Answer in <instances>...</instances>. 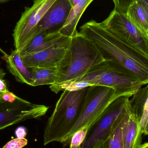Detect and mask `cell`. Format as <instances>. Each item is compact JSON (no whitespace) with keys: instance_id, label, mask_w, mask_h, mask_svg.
<instances>
[{"instance_id":"6da1fadb","label":"cell","mask_w":148,"mask_h":148,"mask_svg":"<svg viewBox=\"0 0 148 148\" xmlns=\"http://www.w3.org/2000/svg\"><path fill=\"white\" fill-rule=\"evenodd\" d=\"M79 34L91 41L104 60L122 67L134 75L143 85L148 84V56L127 44L91 20L80 28Z\"/></svg>"},{"instance_id":"7a4b0ae2","label":"cell","mask_w":148,"mask_h":148,"mask_svg":"<svg viewBox=\"0 0 148 148\" xmlns=\"http://www.w3.org/2000/svg\"><path fill=\"white\" fill-rule=\"evenodd\" d=\"M88 87L76 91L64 90L49 118L43 134V145L61 143L79 118Z\"/></svg>"},{"instance_id":"3957f363","label":"cell","mask_w":148,"mask_h":148,"mask_svg":"<svg viewBox=\"0 0 148 148\" xmlns=\"http://www.w3.org/2000/svg\"><path fill=\"white\" fill-rule=\"evenodd\" d=\"M78 81L92 85L105 86L115 90L119 97H130L143 85L136 76L122 67L104 60L97 65Z\"/></svg>"},{"instance_id":"277c9868","label":"cell","mask_w":148,"mask_h":148,"mask_svg":"<svg viewBox=\"0 0 148 148\" xmlns=\"http://www.w3.org/2000/svg\"><path fill=\"white\" fill-rule=\"evenodd\" d=\"M69 49L71 51L70 64L63 76L53 85L76 82L104 61L95 46L79 33L72 37Z\"/></svg>"},{"instance_id":"5b68a950","label":"cell","mask_w":148,"mask_h":148,"mask_svg":"<svg viewBox=\"0 0 148 148\" xmlns=\"http://www.w3.org/2000/svg\"><path fill=\"white\" fill-rule=\"evenodd\" d=\"M119 97L115 90L109 87L98 85L88 87L81 114L61 143L68 142L74 134L83 128L90 130L110 104Z\"/></svg>"},{"instance_id":"8992f818","label":"cell","mask_w":148,"mask_h":148,"mask_svg":"<svg viewBox=\"0 0 148 148\" xmlns=\"http://www.w3.org/2000/svg\"><path fill=\"white\" fill-rule=\"evenodd\" d=\"M129 97L122 96L113 101L101 118L88 132L86 139L78 148H97L108 139L117 119L127 112Z\"/></svg>"},{"instance_id":"52a82bcc","label":"cell","mask_w":148,"mask_h":148,"mask_svg":"<svg viewBox=\"0 0 148 148\" xmlns=\"http://www.w3.org/2000/svg\"><path fill=\"white\" fill-rule=\"evenodd\" d=\"M56 1L34 0L31 7H25L12 34L16 51L19 53L33 39L36 28Z\"/></svg>"},{"instance_id":"ba28073f","label":"cell","mask_w":148,"mask_h":148,"mask_svg":"<svg viewBox=\"0 0 148 148\" xmlns=\"http://www.w3.org/2000/svg\"><path fill=\"white\" fill-rule=\"evenodd\" d=\"M101 24L123 41L148 56V38L136 28L126 14L114 9Z\"/></svg>"},{"instance_id":"9c48e42d","label":"cell","mask_w":148,"mask_h":148,"mask_svg":"<svg viewBox=\"0 0 148 148\" xmlns=\"http://www.w3.org/2000/svg\"><path fill=\"white\" fill-rule=\"evenodd\" d=\"M49 107L18 97L13 103L0 102V130L18 123L44 116Z\"/></svg>"},{"instance_id":"30bf717a","label":"cell","mask_w":148,"mask_h":148,"mask_svg":"<svg viewBox=\"0 0 148 148\" xmlns=\"http://www.w3.org/2000/svg\"><path fill=\"white\" fill-rule=\"evenodd\" d=\"M25 66L34 68H59L67 69L71 60L69 48L52 49L21 56Z\"/></svg>"},{"instance_id":"8fae6325","label":"cell","mask_w":148,"mask_h":148,"mask_svg":"<svg viewBox=\"0 0 148 148\" xmlns=\"http://www.w3.org/2000/svg\"><path fill=\"white\" fill-rule=\"evenodd\" d=\"M73 7L69 0H56L36 28L33 38L45 32L60 33L69 16Z\"/></svg>"},{"instance_id":"7c38bea8","label":"cell","mask_w":148,"mask_h":148,"mask_svg":"<svg viewBox=\"0 0 148 148\" xmlns=\"http://www.w3.org/2000/svg\"><path fill=\"white\" fill-rule=\"evenodd\" d=\"M72 37L62 35L60 33L42 32L32 39L19 52L23 56L57 48L70 47Z\"/></svg>"},{"instance_id":"4fadbf2b","label":"cell","mask_w":148,"mask_h":148,"mask_svg":"<svg viewBox=\"0 0 148 148\" xmlns=\"http://www.w3.org/2000/svg\"><path fill=\"white\" fill-rule=\"evenodd\" d=\"M0 52L9 72L15 77L16 81L32 86L33 76L31 70L25 66L19 53L14 49L10 55L8 54L1 48Z\"/></svg>"},{"instance_id":"5bb4252c","label":"cell","mask_w":148,"mask_h":148,"mask_svg":"<svg viewBox=\"0 0 148 148\" xmlns=\"http://www.w3.org/2000/svg\"><path fill=\"white\" fill-rule=\"evenodd\" d=\"M126 15L136 28L148 38V3L144 0L134 1Z\"/></svg>"},{"instance_id":"9a60e30c","label":"cell","mask_w":148,"mask_h":148,"mask_svg":"<svg viewBox=\"0 0 148 148\" xmlns=\"http://www.w3.org/2000/svg\"><path fill=\"white\" fill-rule=\"evenodd\" d=\"M33 76L32 86L53 85L64 75L66 69L59 68H34L30 69Z\"/></svg>"},{"instance_id":"2e32d148","label":"cell","mask_w":148,"mask_h":148,"mask_svg":"<svg viewBox=\"0 0 148 148\" xmlns=\"http://www.w3.org/2000/svg\"><path fill=\"white\" fill-rule=\"evenodd\" d=\"M93 1L77 0L75 4L72 8L66 23L60 30V34L70 37L76 35L78 33L76 29L78 21L87 7Z\"/></svg>"},{"instance_id":"e0dca14e","label":"cell","mask_w":148,"mask_h":148,"mask_svg":"<svg viewBox=\"0 0 148 148\" xmlns=\"http://www.w3.org/2000/svg\"><path fill=\"white\" fill-rule=\"evenodd\" d=\"M130 105L127 112L121 116L115 123L106 140L107 148H124L123 127L125 122L130 113Z\"/></svg>"},{"instance_id":"ac0fdd59","label":"cell","mask_w":148,"mask_h":148,"mask_svg":"<svg viewBox=\"0 0 148 148\" xmlns=\"http://www.w3.org/2000/svg\"><path fill=\"white\" fill-rule=\"evenodd\" d=\"M139 129V120L131 109L123 127L124 148H134Z\"/></svg>"},{"instance_id":"d6986e66","label":"cell","mask_w":148,"mask_h":148,"mask_svg":"<svg viewBox=\"0 0 148 148\" xmlns=\"http://www.w3.org/2000/svg\"><path fill=\"white\" fill-rule=\"evenodd\" d=\"M88 128L84 127L75 133L70 140V148H78L86 139L89 131Z\"/></svg>"},{"instance_id":"ffe728a7","label":"cell","mask_w":148,"mask_h":148,"mask_svg":"<svg viewBox=\"0 0 148 148\" xmlns=\"http://www.w3.org/2000/svg\"><path fill=\"white\" fill-rule=\"evenodd\" d=\"M136 0H113L114 8L117 11L127 14L130 5Z\"/></svg>"},{"instance_id":"44dd1931","label":"cell","mask_w":148,"mask_h":148,"mask_svg":"<svg viewBox=\"0 0 148 148\" xmlns=\"http://www.w3.org/2000/svg\"><path fill=\"white\" fill-rule=\"evenodd\" d=\"M27 144L28 140L26 138H16L9 141L2 148H23Z\"/></svg>"},{"instance_id":"7402d4cb","label":"cell","mask_w":148,"mask_h":148,"mask_svg":"<svg viewBox=\"0 0 148 148\" xmlns=\"http://www.w3.org/2000/svg\"><path fill=\"white\" fill-rule=\"evenodd\" d=\"M18 97L16 95L12 92L9 91L6 93H3L2 96V100L3 101L8 103H13L16 101Z\"/></svg>"},{"instance_id":"603a6c76","label":"cell","mask_w":148,"mask_h":148,"mask_svg":"<svg viewBox=\"0 0 148 148\" xmlns=\"http://www.w3.org/2000/svg\"><path fill=\"white\" fill-rule=\"evenodd\" d=\"M16 138H24L27 136V131L26 128L23 127H19L16 130Z\"/></svg>"},{"instance_id":"cb8c5ba5","label":"cell","mask_w":148,"mask_h":148,"mask_svg":"<svg viewBox=\"0 0 148 148\" xmlns=\"http://www.w3.org/2000/svg\"><path fill=\"white\" fill-rule=\"evenodd\" d=\"M7 84L3 78L0 77V92L4 93L9 92Z\"/></svg>"},{"instance_id":"d4e9b609","label":"cell","mask_w":148,"mask_h":148,"mask_svg":"<svg viewBox=\"0 0 148 148\" xmlns=\"http://www.w3.org/2000/svg\"><path fill=\"white\" fill-rule=\"evenodd\" d=\"M142 134H144L148 136V119L143 128V130L142 131Z\"/></svg>"},{"instance_id":"484cf974","label":"cell","mask_w":148,"mask_h":148,"mask_svg":"<svg viewBox=\"0 0 148 148\" xmlns=\"http://www.w3.org/2000/svg\"><path fill=\"white\" fill-rule=\"evenodd\" d=\"M97 148H107V143H106V141Z\"/></svg>"},{"instance_id":"4316f807","label":"cell","mask_w":148,"mask_h":148,"mask_svg":"<svg viewBox=\"0 0 148 148\" xmlns=\"http://www.w3.org/2000/svg\"><path fill=\"white\" fill-rule=\"evenodd\" d=\"M5 73L1 69H0V77L3 78L5 76Z\"/></svg>"},{"instance_id":"83f0119b","label":"cell","mask_w":148,"mask_h":148,"mask_svg":"<svg viewBox=\"0 0 148 148\" xmlns=\"http://www.w3.org/2000/svg\"><path fill=\"white\" fill-rule=\"evenodd\" d=\"M69 1L70 2L71 5H72V7H73V8L74 5L76 3L77 1V0H69Z\"/></svg>"},{"instance_id":"f1b7e54d","label":"cell","mask_w":148,"mask_h":148,"mask_svg":"<svg viewBox=\"0 0 148 148\" xmlns=\"http://www.w3.org/2000/svg\"><path fill=\"white\" fill-rule=\"evenodd\" d=\"M138 148H148V143H145L143 145H141V146Z\"/></svg>"},{"instance_id":"f546056e","label":"cell","mask_w":148,"mask_h":148,"mask_svg":"<svg viewBox=\"0 0 148 148\" xmlns=\"http://www.w3.org/2000/svg\"><path fill=\"white\" fill-rule=\"evenodd\" d=\"M10 1H13V0H0V3H5Z\"/></svg>"},{"instance_id":"4dcf8cb0","label":"cell","mask_w":148,"mask_h":148,"mask_svg":"<svg viewBox=\"0 0 148 148\" xmlns=\"http://www.w3.org/2000/svg\"><path fill=\"white\" fill-rule=\"evenodd\" d=\"M3 93L2 92H0V102H1L3 101L2 100V96L3 95Z\"/></svg>"},{"instance_id":"1f68e13d","label":"cell","mask_w":148,"mask_h":148,"mask_svg":"<svg viewBox=\"0 0 148 148\" xmlns=\"http://www.w3.org/2000/svg\"><path fill=\"white\" fill-rule=\"evenodd\" d=\"M144 1H147V2L148 3V0H144Z\"/></svg>"}]
</instances>
